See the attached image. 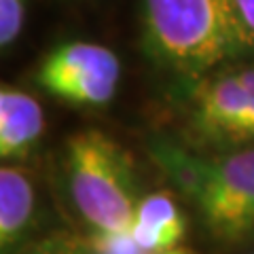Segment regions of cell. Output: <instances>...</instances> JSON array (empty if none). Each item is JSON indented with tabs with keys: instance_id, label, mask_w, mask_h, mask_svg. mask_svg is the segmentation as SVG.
<instances>
[{
	"instance_id": "9c48e42d",
	"label": "cell",
	"mask_w": 254,
	"mask_h": 254,
	"mask_svg": "<svg viewBox=\"0 0 254 254\" xmlns=\"http://www.w3.org/2000/svg\"><path fill=\"white\" fill-rule=\"evenodd\" d=\"M119 78H121V74H108V72L87 74L78 78H64V81L51 83L45 89L51 95H55V98L70 102V104L102 106V104H108L117 95Z\"/></svg>"
},
{
	"instance_id": "8992f818",
	"label": "cell",
	"mask_w": 254,
	"mask_h": 254,
	"mask_svg": "<svg viewBox=\"0 0 254 254\" xmlns=\"http://www.w3.org/2000/svg\"><path fill=\"white\" fill-rule=\"evenodd\" d=\"M36 190L26 168L4 163L0 168V250L15 254L34 222Z\"/></svg>"
},
{
	"instance_id": "6da1fadb",
	"label": "cell",
	"mask_w": 254,
	"mask_h": 254,
	"mask_svg": "<svg viewBox=\"0 0 254 254\" xmlns=\"http://www.w3.org/2000/svg\"><path fill=\"white\" fill-rule=\"evenodd\" d=\"M146 47L168 68L199 76L250 49L233 0H144Z\"/></svg>"
},
{
	"instance_id": "ba28073f",
	"label": "cell",
	"mask_w": 254,
	"mask_h": 254,
	"mask_svg": "<svg viewBox=\"0 0 254 254\" xmlns=\"http://www.w3.org/2000/svg\"><path fill=\"white\" fill-rule=\"evenodd\" d=\"M121 74V64L115 51L98 43L74 41L60 45L43 60L36 72V83L49 87L51 83L64 81V78H78L87 74Z\"/></svg>"
},
{
	"instance_id": "277c9868",
	"label": "cell",
	"mask_w": 254,
	"mask_h": 254,
	"mask_svg": "<svg viewBox=\"0 0 254 254\" xmlns=\"http://www.w3.org/2000/svg\"><path fill=\"white\" fill-rule=\"evenodd\" d=\"M45 131L43 106L34 95L11 85L0 89V157L2 161H23Z\"/></svg>"
},
{
	"instance_id": "8fae6325",
	"label": "cell",
	"mask_w": 254,
	"mask_h": 254,
	"mask_svg": "<svg viewBox=\"0 0 254 254\" xmlns=\"http://www.w3.org/2000/svg\"><path fill=\"white\" fill-rule=\"evenodd\" d=\"M231 140L244 142V140H254V108H250L246 117L242 119V123L235 127V131L231 133Z\"/></svg>"
},
{
	"instance_id": "3957f363",
	"label": "cell",
	"mask_w": 254,
	"mask_h": 254,
	"mask_svg": "<svg viewBox=\"0 0 254 254\" xmlns=\"http://www.w3.org/2000/svg\"><path fill=\"white\" fill-rule=\"evenodd\" d=\"M178 185L193 195L208 231L225 242L254 233V148L212 161L174 157L168 161Z\"/></svg>"
},
{
	"instance_id": "7a4b0ae2",
	"label": "cell",
	"mask_w": 254,
	"mask_h": 254,
	"mask_svg": "<svg viewBox=\"0 0 254 254\" xmlns=\"http://www.w3.org/2000/svg\"><path fill=\"white\" fill-rule=\"evenodd\" d=\"M68 190L81 218L100 237L129 240L136 220V178L127 153L100 129L74 133L66 144Z\"/></svg>"
},
{
	"instance_id": "30bf717a",
	"label": "cell",
	"mask_w": 254,
	"mask_h": 254,
	"mask_svg": "<svg viewBox=\"0 0 254 254\" xmlns=\"http://www.w3.org/2000/svg\"><path fill=\"white\" fill-rule=\"evenodd\" d=\"M26 0H0V45L11 47L23 30Z\"/></svg>"
},
{
	"instance_id": "52a82bcc",
	"label": "cell",
	"mask_w": 254,
	"mask_h": 254,
	"mask_svg": "<svg viewBox=\"0 0 254 254\" xmlns=\"http://www.w3.org/2000/svg\"><path fill=\"white\" fill-rule=\"evenodd\" d=\"M185 231V216L172 197L168 193H150L138 203L129 242L142 254L168 252L176 248Z\"/></svg>"
},
{
	"instance_id": "5b68a950",
	"label": "cell",
	"mask_w": 254,
	"mask_h": 254,
	"mask_svg": "<svg viewBox=\"0 0 254 254\" xmlns=\"http://www.w3.org/2000/svg\"><path fill=\"white\" fill-rule=\"evenodd\" d=\"M248 110L250 98L244 89L240 72L203 81L195 91V121L212 136L231 138Z\"/></svg>"
},
{
	"instance_id": "4fadbf2b",
	"label": "cell",
	"mask_w": 254,
	"mask_h": 254,
	"mask_svg": "<svg viewBox=\"0 0 254 254\" xmlns=\"http://www.w3.org/2000/svg\"><path fill=\"white\" fill-rule=\"evenodd\" d=\"M157 254H190L187 250H178V248H174V250H168V252H157Z\"/></svg>"
},
{
	"instance_id": "7c38bea8",
	"label": "cell",
	"mask_w": 254,
	"mask_h": 254,
	"mask_svg": "<svg viewBox=\"0 0 254 254\" xmlns=\"http://www.w3.org/2000/svg\"><path fill=\"white\" fill-rule=\"evenodd\" d=\"M237 11H240L242 19L246 23V28L250 30V34L254 36V0H233Z\"/></svg>"
},
{
	"instance_id": "5bb4252c",
	"label": "cell",
	"mask_w": 254,
	"mask_h": 254,
	"mask_svg": "<svg viewBox=\"0 0 254 254\" xmlns=\"http://www.w3.org/2000/svg\"><path fill=\"white\" fill-rule=\"evenodd\" d=\"M43 254V252H41ZM45 254H64V252H45Z\"/></svg>"
}]
</instances>
